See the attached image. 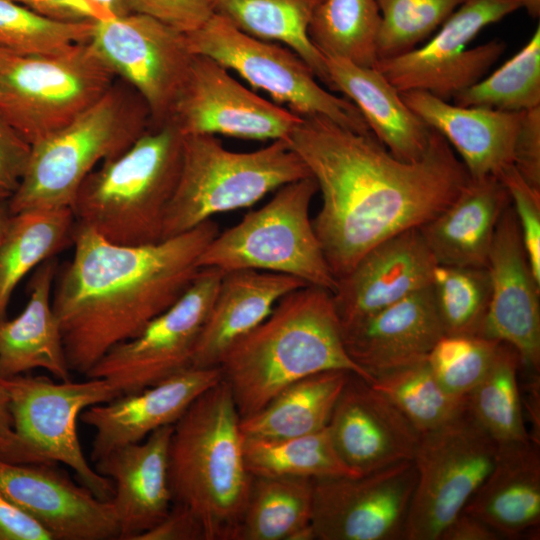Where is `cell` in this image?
Returning <instances> with one entry per match:
<instances>
[{"mask_svg":"<svg viewBox=\"0 0 540 540\" xmlns=\"http://www.w3.org/2000/svg\"><path fill=\"white\" fill-rule=\"evenodd\" d=\"M286 141L321 192L312 225L336 280L377 244L436 217L471 179L433 129L425 153L411 162L393 156L372 133L321 115L301 116Z\"/></svg>","mask_w":540,"mask_h":540,"instance_id":"obj_1","label":"cell"},{"mask_svg":"<svg viewBox=\"0 0 540 540\" xmlns=\"http://www.w3.org/2000/svg\"><path fill=\"white\" fill-rule=\"evenodd\" d=\"M219 233L209 219L146 245H119L76 222L71 260L58 267L52 307L69 368L86 374L112 347L138 335L190 288Z\"/></svg>","mask_w":540,"mask_h":540,"instance_id":"obj_2","label":"cell"},{"mask_svg":"<svg viewBox=\"0 0 540 540\" xmlns=\"http://www.w3.org/2000/svg\"><path fill=\"white\" fill-rule=\"evenodd\" d=\"M218 367L240 418L318 372L342 369L374 381L346 352L331 292L313 285L281 298L264 321L225 351Z\"/></svg>","mask_w":540,"mask_h":540,"instance_id":"obj_3","label":"cell"},{"mask_svg":"<svg viewBox=\"0 0 540 540\" xmlns=\"http://www.w3.org/2000/svg\"><path fill=\"white\" fill-rule=\"evenodd\" d=\"M240 419L221 379L173 425L168 453L172 502L192 511L206 540H236L246 507L252 475Z\"/></svg>","mask_w":540,"mask_h":540,"instance_id":"obj_4","label":"cell"},{"mask_svg":"<svg viewBox=\"0 0 540 540\" xmlns=\"http://www.w3.org/2000/svg\"><path fill=\"white\" fill-rule=\"evenodd\" d=\"M183 134L171 122L150 127L126 151L99 164L81 184L72 210L76 222L119 245L163 239L175 192Z\"/></svg>","mask_w":540,"mask_h":540,"instance_id":"obj_5","label":"cell"},{"mask_svg":"<svg viewBox=\"0 0 540 540\" xmlns=\"http://www.w3.org/2000/svg\"><path fill=\"white\" fill-rule=\"evenodd\" d=\"M151 127L148 107L126 83L112 87L70 123L31 145L25 173L8 198L11 214L70 207L85 178Z\"/></svg>","mask_w":540,"mask_h":540,"instance_id":"obj_6","label":"cell"},{"mask_svg":"<svg viewBox=\"0 0 540 540\" xmlns=\"http://www.w3.org/2000/svg\"><path fill=\"white\" fill-rule=\"evenodd\" d=\"M311 176L285 139L251 152L226 149L212 135H183L178 183L166 211L163 239L249 207L273 190Z\"/></svg>","mask_w":540,"mask_h":540,"instance_id":"obj_7","label":"cell"},{"mask_svg":"<svg viewBox=\"0 0 540 540\" xmlns=\"http://www.w3.org/2000/svg\"><path fill=\"white\" fill-rule=\"evenodd\" d=\"M2 379L9 396L12 433L0 449V458L17 464L63 463L96 497L110 501L113 483L86 460L77 419L86 408L120 396L116 388L102 378L55 382L21 374Z\"/></svg>","mask_w":540,"mask_h":540,"instance_id":"obj_8","label":"cell"},{"mask_svg":"<svg viewBox=\"0 0 540 540\" xmlns=\"http://www.w3.org/2000/svg\"><path fill=\"white\" fill-rule=\"evenodd\" d=\"M317 191L312 176L280 187L264 206L219 232L201 254L199 267L280 273L333 293L337 280L309 216Z\"/></svg>","mask_w":540,"mask_h":540,"instance_id":"obj_9","label":"cell"},{"mask_svg":"<svg viewBox=\"0 0 540 540\" xmlns=\"http://www.w3.org/2000/svg\"><path fill=\"white\" fill-rule=\"evenodd\" d=\"M116 77L91 40L44 55L0 49V115L32 145L97 102Z\"/></svg>","mask_w":540,"mask_h":540,"instance_id":"obj_10","label":"cell"},{"mask_svg":"<svg viewBox=\"0 0 540 540\" xmlns=\"http://www.w3.org/2000/svg\"><path fill=\"white\" fill-rule=\"evenodd\" d=\"M186 35L193 54L208 56L237 72L297 115H321L358 133H371L358 108L323 88L306 62L288 47L250 36L215 13Z\"/></svg>","mask_w":540,"mask_h":540,"instance_id":"obj_11","label":"cell"},{"mask_svg":"<svg viewBox=\"0 0 540 540\" xmlns=\"http://www.w3.org/2000/svg\"><path fill=\"white\" fill-rule=\"evenodd\" d=\"M498 443L466 409L420 436L405 540H439L489 474Z\"/></svg>","mask_w":540,"mask_h":540,"instance_id":"obj_12","label":"cell"},{"mask_svg":"<svg viewBox=\"0 0 540 540\" xmlns=\"http://www.w3.org/2000/svg\"><path fill=\"white\" fill-rule=\"evenodd\" d=\"M510 0H468L427 39L401 55L380 59L375 68L399 91L419 90L448 101L474 85L504 53L498 39L467 48L486 26L518 10Z\"/></svg>","mask_w":540,"mask_h":540,"instance_id":"obj_13","label":"cell"},{"mask_svg":"<svg viewBox=\"0 0 540 540\" xmlns=\"http://www.w3.org/2000/svg\"><path fill=\"white\" fill-rule=\"evenodd\" d=\"M223 271L200 268L185 294L138 335L107 351L85 374L122 394L153 386L192 367L199 335Z\"/></svg>","mask_w":540,"mask_h":540,"instance_id":"obj_14","label":"cell"},{"mask_svg":"<svg viewBox=\"0 0 540 540\" xmlns=\"http://www.w3.org/2000/svg\"><path fill=\"white\" fill-rule=\"evenodd\" d=\"M91 42L144 100L151 127L168 122L194 57L187 35L131 12L95 21Z\"/></svg>","mask_w":540,"mask_h":540,"instance_id":"obj_15","label":"cell"},{"mask_svg":"<svg viewBox=\"0 0 540 540\" xmlns=\"http://www.w3.org/2000/svg\"><path fill=\"white\" fill-rule=\"evenodd\" d=\"M417 483L413 460L361 476L314 479L318 540H402Z\"/></svg>","mask_w":540,"mask_h":540,"instance_id":"obj_16","label":"cell"},{"mask_svg":"<svg viewBox=\"0 0 540 540\" xmlns=\"http://www.w3.org/2000/svg\"><path fill=\"white\" fill-rule=\"evenodd\" d=\"M301 116L249 90L216 60L194 54L168 122L183 135L287 139Z\"/></svg>","mask_w":540,"mask_h":540,"instance_id":"obj_17","label":"cell"},{"mask_svg":"<svg viewBox=\"0 0 540 540\" xmlns=\"http://www.w3.org/2000/svg\"><path fill=\"white\" fill-rule=\"evenodd\" d=\"M488 270L491 298L481 336L511 345L524 368L539 372L540 284L527 259L511 202L499 218Z\"/></svg>","mask_w":540,"mask_h":540,"instance_id":"obj_18","label":"cell"},{"mask_svg":"<svg viewBox=\"0 0 540 540\" xmlns=\"http://www.w3.org/2000/svg\"><path fill=\"white\" fill-rule=\"evenodd\" d=\"M327 427L339 457L358 476L413 460L421 436L384 394L355 373Z\"/></svg>","mask_w":540,"mask_h":540,"instance_id":"obj_19","label":"cell"},{"mask_svg":"<svg viewBox=\"0 0 540 540\" xmlns=\"http://www.w3.org/2000/svg\"><path fill=\"white\" fill-rule=\"evenodd\" d=\"M0 492L40 522L54 540L119 539L111 500L99 499L54 464H17L0 458Z\"/></svg>","mask_w":540,"mask_h":540,"instance_id":"obj_20","label":"cell"},{"mask_svg":"<svg viewBox=\"0 0 540 540\" xmlns=\"http://www.w3.org/2000/svg\"><path fill=\"white\" fill-rule=\"evenodd\" d=\"M436 265L419 228L371 248L331 293L341 329L431 285Z\"/></svg>","mask_w":540,"mask_h":540,"instance_id":"obj_21","label":"cell"},{"mask_svg":"<svg viewBox=\"0 0 540 540\" xmlns=\"http://www.w3.org/2000/svg\"><path fill=\"white\" fill-rule=\"evenodd\" d=\"M221 379L219 367H191L153 386L86 408L79 419L95 431L91 460L95 463L117 448L174 425L199 395Z\"/></svg>","mask_w":540,"mask_h":540,"instance_id":"obj_22","label":"cell"},{"mask_svg":"<svg viewBox=\"0 0 540 540\" xmlns=\"http://www.w3.org/2000/svg\"><path fill=\"white\" fill-rule=\"evenodd\" d=\"M443 335L431 285L342 329L347 354L373 379L425 360Z\"/></svg>","mask_w":540,"mask_h":540,"instance_id":"obj_23","label":"cell"},{"mask_svg":"<svg viewBox=\"0 0 540 540\" xmlns=\"http://www.w3.org/2000/svg\"><path fill=\"white\" fill-rule=\"evenodd\" d=\"M172 432L173 425L161 427L95 462V470L114 486L118 540H136L168 514L173 503L168 479Z\"/></svg>","mask_w":540,"mask_h":540,"instance_id":"obj_24","label":"cell"},{"mask_svg":"<svg viewBox=\"0 0 540 540\" xmlns=\"http://www.w3.org/2000/svg\"><path fill=\"white\" fill-rule=\"evenodd\" d=\"M400 96L457 151L470 178L497 176L512 164L522 112L459 106L419 90L400 92Z\"/></svg>","mask_w":540,"mask_h":540,"instance_id":"obj_25","label":"cell"},{"mask_svg":"<svg viewBox=\"0 0 540 540\" xmlns=\"http://www.w3.org/2000/svg\"><path fill=\"white\" fill-rule=\"evenodd\" d=\"M463 511L502 539H536L540 525V449L532 439L498 443L493 466Z\"/></svg>","mask_w":540,"mask_h":540,"instance_id":"obj_26","label":"cell"},{"mask_svg":"<svg viewBox=\"0 0 540 540\" xmlns=\"http://www.w3.org/2000/svg\"><path fill=\"white\" fill-rule=\"evenodd\" d=\"M285 274L254 269L223 272L198 338L192 367H218L225 351L272 312L278 301L306 286Z\"/></svg>","mask_w":540,"mask_h":540,"instance_id":"obj_27","label":"cell"},{"mask_svg":"<svg viewBox=\"0 0 540 540\" xmlns=\"http://www.w3.org/2000/svg\"><path fill=\"white\" fill-rule=\"evenodd\" d=\"M510 202L497 176L471 178L447 208L419 227L436 263L488 267L499 218Z\"/></svg>","mask_w":540,"mask_h":540,"instance_id":"obj_28","label":"cell"},{"mask_svg":"<svg viewBox=\"0 0 540 540\" xmlns=\"http://www.w3.org/2000/svg\"><path fill=\"white\" fill-rule=\"evenodd\" d=\"M325 61L329 88L342 92L358 108L371 133L393 156L406 162L423 156L432 129L378 69L338 58Z\"/></svg>","mask_w":540,"mask_h":540,"instance_id":"obj_29","label":"cell"},{"mask_svg":"<svg viewBox=\"0 0 540 540\" xmlns=\"http://www.w3.org/2000/svg\"><path fill=\"white\" fill-rule=\"evenodd\" d=\"M58 267L56 257L41 263L29 281V299L23 311L11 320L0 319L1 378L42 368L59 381L71 380L60 325L52 307Z\"/></svg>","mask_w":540,"mask_h":540,"instance_id":"obj_30","label":"cell"},{"mask_svg":"<svg viewBox=\"0 0 540 540\" xmlns=\"http://www.w3.org/2000/svg\"><path fill=\"white\" fill-rule=\"evenodd\" d=\"M351 373L332 369L295 381L261 410L240 419L243 437L278 440L324 429Z\"/></svg>","mask_w":540,"mask_h":540,"instance_id":"obj_31","label":"cell"},{"mask_svg":"<svg viewBox=\"0 0 540 540\" xmlns=\"http://www.w3.org/2000/svg\"><path fill=\"white\" fill-rule=\"evenodd\" d=\"M72 208L30 209L11 214L0 238V319L17 284L34 268L73 244Z\"/></svg>","mask_w":540,"mask_h":540,"instance_id":"obj_32","label":"cell"},{"mask_svg":"<svg viewBox=\"0 0 540 540\" xmlns=\"http://www.w3.org/2000/svg\"><path fill=\"white\" fill-rule=\"evenodd\" d=\"M322 0H213L214 13L240 31L279 42L298 54L329 87L325 57L309 38L308 27Z\"/></svg>","mask_w":540,"mask_h":540,"instance_id":"obj_33","label":"cell"},{"mask_svg":"<svg viewBox=\"0 0 540 540\" xmlns=\"http://www.w3.org/2000/svg\"><path fill=\"white\" fill-rule=\"evenodd\" d=\"M313 481L252 476L236 540H296L312 526Z\"/></svg>","mask_w":540,"mask_h":540,"instance_id":"obj_34","label":"cell"},{"mask_svg":"<svg viewBox=\"0 0 540 540\" xmlns=\"http://www.w3.org/2000/svg\"><path fill=\"white\" fill-rule=\"evenodd\" d=\"M381 15L375 0H322L308 27L324 57L375 67Z\"/></svg>","mask_w":540,"mask_h":540,"instance_id":"obj_35","label":"cell"},{"mask_svg":"<svg viewBox=\"0 0 540 540\" xmlns=\"http://www.w3.org/2000/svg\"><path fill=\"white\" fill-rule=\"evenodd\" d=\"M522 365L517 350L500 342L488 372L467 396L468 412L497 443L530 438L518 377Z\"/></svg>","mask_w":540,"mask_h":540,"instance_id":"obj_36","label":"cell"},{"mask_svg":"<svg viewBox=\"0 0 540 540\" xmlns=\"http://www.w3.org/2000/svg\"><path fill=\"white\" fill-rule=\"evenodd\" d=\"M244 457L252 476L309 479L358 476L339 457L328 427L286 439L244 438Z\"/></svg>","mask_w":540,"mask_h":540,"instance_id":"obj_37","label":"cell"},{"mask_svg":"<svg viewBox=\"0 0 540 540\" xmlns=\"http://www.w3.org/2000/svg\"><path fill=\"white\" fill-rule=\"evenodd\" d=\"M371 385L384 394L420 432L434 430L467 409V397L448 394L426 359L374 377Z\"/></svg>","mask_w":540,"mask_h":540,"instance_id":"obj_38","label":"cell"},{"mask_svg":"<svg viewBox=\"0 0 540 540\" xmlns=\"http://www.w3.org/2000/svg\"><path fill=\"white\" fill-rule=\"evenodd\" d=\"M453 103L506 112L540 107V27L512 58L492 74L457 93Z\"/></svg>","mask_w":540,"mask_h":540,"instance_id":"obj_39","label":"cell"},{"mask_svg":"<svg viewBox=\"0 0 540 540\" xmlns=\"http://www.w3.org/2000/svg\"><path fill=\"white\" fill-rule=\"evenodd\" d=\"M444 335H480L491 298L488 267L437 264L431 283Z\"/></svg>","mask_w":540,"mask_h":540,"instance_id":"obj_40","label":"cell"},{"mask_svg":"<svg viewBox=\"0 0 540 540\" xmlns=\"http://www.w3.org/2000/svg\"><path fill=\"white\" fill-rule=\"evenodd\" d=\"M94 24L52 20L13 0H0V49L20 55L58 53L90 41Z\"/></svg>","mask_w":540,"mask_h":540,"instance_id":"obj_41","label":"cell"},{"mask_svg":"<svg viewBox=\"0 0 540 540\" xmlns=\"http://www.w3.org/2000/svg\"><path fill=\"white\" fill-rule=\"evenodd\" d=\"M381 15L378 60L401 55L426 41L468 0H375Z\"/></svg>","mask_w":540,"mask_h":540,"instance_id":"obj_42","label":"cell"},{"mask_svg":"<svg viewBox=\"0 0 540 540\" xmlns=\"http://www.w3.org/2000/svg\"><path fill=\"white\" fill-rule=\"evenodd\" d=\"M499 344L480 335H443L426 361L444 391L467 397L488 372Z\"/></svg>","mask_w":540,"mask_h":540,"instance_id":"obj_43","label":"cell"},{"mask_svg":"<svg viewBox=\"0 0 540 540\" xmlns=\"http://www.w3.org/2000/svg\"><path fill=\"white\" fill-rule=\"evenodd\" d=\"M497 177L509 194L527 259L540 284V189L529 185L512 164L503 168Z\"/></svg>","mask_w":540,"mask_h":540,"instance_id":"obj_44","label":"cell"},{"mask_svg":"<svg viewBox=\"0 0 540 540\" xmlns=\"http://www.w3.org/2000/svg\"><path fill=\"white\" fill-rule=\"evenodd\" d=\"M130 12L150 16L189 34L214 14L213 0H127Z\"/></svg>","mask_w":540,"mask_h":540,"instance_id":"obj_45","label":"cell"},{"mask_svg":"<svg viewBox=\"0 0 540 540\" xmlns=\"http://www.w3.org/2000/svg\"><path fill=\"white\" fill-rule=\"evenodd\" d=\"M512 165L529 185L540 189V107L521 114Z\"/></svg>","mask_w":540,"mask_h":540,"instance_id":"obj_46","label":"cell"},{"mask_svg":"<svg viewBox=\"0 0 540 540\" xmlns=\"http://www.w3.org/2000/svg\"><path fill=\"white\" fill-rule=\"evenodd\" d=\"M30 152L31 144L0 115V192L11 196L17 189Z\"/></svg>","mask_w":540,"mask_h":540,"instance_id":"obj_47","label":"cell"},{"mask_svg":"<svg viewBox=\"0 0 540 540\" xmlns=\"http://www.w3.org/2000/svg\"><path fill=\"white\" fill-rule=\"evenodd\" d=\"M136 540H206L198 518L187 507L172 503L168 514Z\"/></svg>","mask_w":540,"mask_h":540,"instance_id":"obj_48","label":"cell"},{"mask_svg":"<svg viewBox=\"0 0 540 540\" xmlns=\"http://www.w3.org/2000/svg\"><path fill=\"white\" fill-rule=\"evenodd\" d=\"M0 540H54L35 518L0 492Z\"/></svg>","mask_w":540,"mask_h":540,"instance_id":"obj_49","label":"cell"},{"mask_svg":"<svg viewBox=\"0 0 540 540\" xmlns=\"http://www.w3.org/2000/svg\"><path fill=\"white\" fill-rule=\"evenodd\" d=\"M39 15L61 22L97 21L108 18L89 0H13Z\"/></svg>","mask_w":540,"mask_h":540,"instance_id":"obj_50","label":"cell"},{"mask_svg":"<svg viewBox=\"0 0 540 540\" xmlns=\"http://www.w3.org/2000/svg\"><path fill=\"white\" fill-rule=\"evenodd\" d=\"M502 537L479 518L461 511L443 530L439 540H499Z\"/></svg>","mask_w":540,"mask_h":540,"instance_id":"obj_51","label":"cell"},{"mask_svg":"<svg viewBox=\"0 0 540 540\" xmlns=\"http://www.w3.org/2000/svg\"><path fill=\"white\" fill-rule=\"evenodd\" d=\"M12 433V418L9 396L3 379L0 377V449L7 444Z\"/></svg>","mask_w":540,"mask_h":540,"instance_id":"obj_52","label":"cell"},{"mask_svg":"<svg viewBox=\"0 0 540 540\" xmlns=\"http://www.w3.org/2000/svg\"><path fill=\"white\" fill-rule=\"evenodd\" d=\"M110 17L131 13L127 0H89Z\"/></svg>","mask_w":540,"mask_h":540,"instance_id":"obj_53","label":"cell"},{"mask_svg":"<svg viewBox=\"0 0 540 540\" xmlns=\"http://www.w3.org/2000/svg\"><path fill=\"white\" fill-rule=\"evenodd\" d=\"M515 3L518 8H523L528 15L534 19L540 15V0H510Z\"/></svg>","mask_w":540,"mask_h":540,"instance_id":"obj_54","label":"cell"},{"mask_svg":"<svg viewBox=\"0 0 540 540\" xmlns=\"http://www.w3.org/2000/svg\"><path fill=\"white\" fill-rule=\"evenodd\" d=\"M11 213L9 211L8 199H0V238L4 232Z\"/></svg>","mask_w":540,"mask_h":540,"instance_id":"obj_55","label":"cell"},{"mask_svg":"<svg viewBox=\"0 0 540 540\" xmlns=\"http://www.w3.org/2000/svg\"><path fill=\"white\" fill-rule=\"evenodd\" d=\"M10 196L4 192H0V199H8Z\"/></svg>","mask_w":540,"mask_h":540,"instance_id":"obj_56","label":"cell"}]
</instances>
